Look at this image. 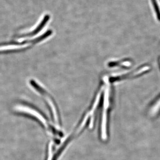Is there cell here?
Instances as JSON below:
<instances>
[{
	"label": "cell",
	"instance_id": "1",
	"mask_svg": "<svg viewBox=\"0 0 160 160\" xmlns=\"http://www.w3.org/2000/svg\"><path fill=\"white\" fill-rule=\"evenodd\" d=\"M49 18V16L46 15V16L44 18V19L42 20V22L40 23V25H39L38 26L37 28L36 29H35L33 31L29 33H27V34H25L23 35H21L19 36V38H25V37H32L34 36V35L37 34L38 32L40 31H41V29H42L43 27L45 26L46 23L48 22Z\"/></svg>",
	"mask_w": 160,
	"mask_h": 160
}]
</instances>
